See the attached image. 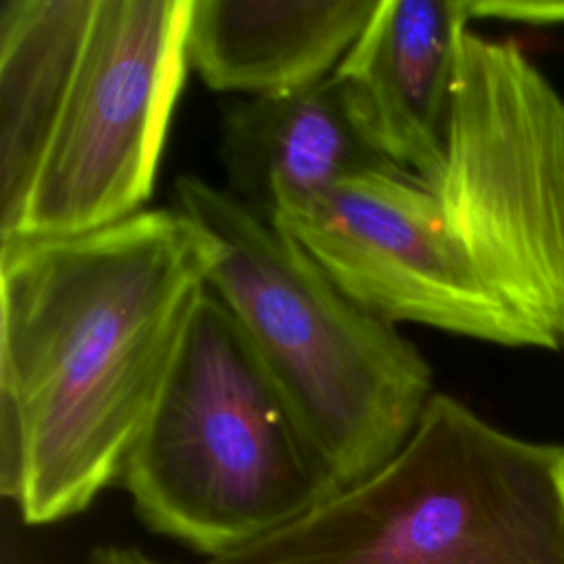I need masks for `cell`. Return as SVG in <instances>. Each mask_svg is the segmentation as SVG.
Here are the masks:
<instances>
[{
	"mask_svg": "<svg viewBox=\"0 0 564 564\" xmlns=\"http://www.w3.org/2000/svg\"><path fill=\"white\" fill-rule=\"evenodd\" d=\"M430 185L533 348L564 350V97L516 42L463 31L443 167Z\"/></svg>",
	"mask_w": 564,
	"mask_h": 564,
	"instance_id": "5b68a950",
	"label": "cell"
},
{
	"mask_svg": "<svg viewBox=\"0 0 564 564\" xmlns=\"http://www.w3.org/2000/svg\"><path fill=\"white\" fill-rule=\"evenodd\" d=\"M189 0H97L11 238H68L150 198L185 73Z\"/></svg>",
	"mask_w": 564,
	"mask_h": 564,
	"instance_id": "8992f818",
	"label": "cell"
},
{
	"mask_svg": "<svg viewBox=\"0 0 564 564\" xmlns=\"http://www.w3.org/2000/svg\"><path fill=\"white\" fill-rule=\"evenodd\" d=\"M469 0H379L335 68L368 141L390 163L432 183L445 132Z\"/></svg>",
	"mask_w": 564,
	"mask_h": 564,
	"instance_id": "ba28073f",
	"label": "cell"
},
{
	"mask_svg": "<svg viewBox=\"0 0 564 564\" xmlns=\"http://www.w3.org/2000/svg\"><path fill=\"white\" fill-rule=\"evenodd\" d=\"M471 20H500L527 26L564 24V2H511V0H469Z\"/></svg>",
	"mask_w": 564,
	"mask_h": 564,
	"instance_id": "7c38bea8",
	"label": "cell"
},
{
	"mask_svg": "<svg viewBox=\"0 0 564 564\" xmlns=\"http://www.w3.org/2000/svg\"><path fill=\"white\" fill-rule=\"evenodd\" d=\"M377 2L189 0L187 64L218 93H293L335 73Z\"/></svg>",
	"mask_w": 564,
	"mask_h": 564,
	"instance_id": "30bf717a",
	"label": "cell"
},
{
	"mask_svg": "<svg viewBox=\"0 0 564 564\" xmlns=\"http://www.w3.org/2000/svg\"><path fill=\"white\" fill-rule=\"evenodd\" d=\"M86 564H165L154 560L152 555L143 553L137 546H128V544H101L95 546L88 557Z\"/></svg>",
	"mask_w": 564,
	"mask_h": 564,
	"instance_id": "4fadbf2b",
	"label": "cell"
},
{
	"mask_svg": "<svg viewBox=\"0 0 564 564\" xmlns=\"http://www.w3.org/2000/svg\"><path fill=\"white\" fill-rule=\"evenodd\" d=\"M203 564H564V445L434 392L368 478Z\"/></svg>",
	"mask_w": 564,
	"mask_h": 564,
	"instance_id": "277c9868",
	"label": "cell"
},
{
	"mask_svg": "<svg viewBox=\"0 0 564 564\" xmlns=\"http://www.w3.org/2000/svg\"><path fill=\"white\" fill-rule=\"evenodd\" d=\"M95 2L0 4V240L18 223L77 70Z\"/></svg>",
	"mask_w": 564,
	"mask_h": 564,
	"instance_id": "8fae6325",
	"label": "cell"
},
{
	"mask_svg": "<svg viewBox=\"0 0 564 564\" xmlns=\"http://www.w3.org/2000/svg\"><path fill=\"white\" fill-rule=\"evenodd\" d=\"M119 482L150 531L205 560L284 529L339 491L209 286L189 313Z\"/></svg>",
	"mask_w": 564,
	"mask_h": 564,
	"instance_id": "3957f363",
	"label": "cell"
},
{
	"mask_svg": "<svg viewBox=\"0 0 564 564\" xmlns=\"http://www.w3.org/2000/svg\"><path fill=\"white\" fill-rule=\"evenodd\" d=\"M229 192L273 220L344 178L390 165L357 123L335 75L225 110Z\"/></svg>",
	"mask_w": 564,
	"mask_h": 564,
	"instance_id": "9c48e42d",
	"label": "cell"
},
{
	"mask_svg": "<svg viewBox=\"0 0 564 564\" xmlns=\"http://www.w3.org/2000/svg\"><path fill=\"white\" fill-rule=\"evenodd\" d=\"M174 200L212 242L207 286L240 324L337 487L368 478L403 447L436 392L425 355L229 189L185 174Z\"/></svg>",
	"mask_w": 564,
	"mask_h": 564,
	"instance_id": "7a4b0ae2",
	"label": "cell"
},
{
	"mask_svg": "<svg viewBox=\"0 0 564 564\" xmlns=\"http://www.w3.org/2000/svg\"><path fill=\"white\" fill-rule=\"evenodd\" d=\"M212 253L176 207L0 240V491L26 524L73 518L121 480Z\"/></svg>",
	"mask_w": 564,
	"mask_h": 564,
	"instance_id": "6da1fadb",
	"label": "cell"
},
{
	"mask_svg": "<svg viewBox=\"0 0 564 564\" xmlns=\"http://www.w3.org/2000/svg\"><path fill=\"white\" fill-rule=\"evenodd\" d=\"M271 223L348 297L392 324L533 348L474 271L434 187L394 163L344 178Z\"/></svg>",
	"mask_w": 564,
	"mask_h": 564,
	"instance_id": "52a82bcc",
	"label": "cell"
}]
</instances>
